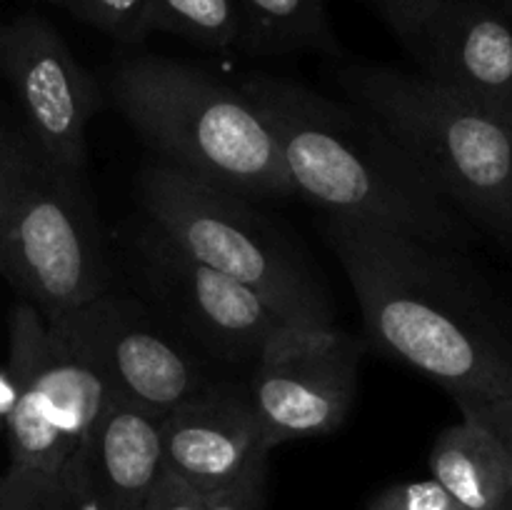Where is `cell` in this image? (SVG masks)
<instances>
[{
	"instance_id": "14",
	"label": "cell",
	"mask_w": 512,
	"mask_h": 510,
	"mask_svg": "<svg viewBox=\"0 0 512 510\" xmlns=\"http://www.w3.org/2000/svg\"><path fill=\"white\" fill-rule=\"evenodd\" d=\"M163 415L123 398H110L85 433L75 455L95 488L115 510H143L165 473Z\"/></svg>"
},
{
	"instance_id": "4",
	"label": "cell",
	"mask_w": 512,
	"mask_h": 510,
	"mask_svg": "<svg viewBox=\"0 0 512 510\" xmlns=\"http://www.w3.org/2000/svg\"><path fill=\"white\" fill-rule=\"evenodd\" d=\"M338 83L455 208L512 235V128L423 73L350 65Z\"/></svg>"
},
{
	"instance_id": "13",
	"label": "cell",
	"mask_w": 512,
	"mask_h": 510,
	"mask_svg": "<svg viewBox=\"0 0 512 510\" xmlns=\"http://www.w3.org/2000/svg\"><path fill=\"white\" fill-rule=\"evenodd\" d=\"M165 470L203 495L218 493L255 460L270 455L248 390L205 385L198 395L163 415Z\"/></svg>"
},
{
	"instance_id": "16",
	"label": "cell",
	"mask_w": 512,
	"mask_h": 510,
	"mask_svg": "<svg viewBox=\"0 0 512 510\" xmlns=\"http://www.w3.org/2000/svg\"><path fill=\"white\" fill-rule=\"evenodd\" d=\"M240 10V50L283 55L298 50L338 53L325 0H235Z\"/></svg>"
},
{
	"instance_id": "15",
	"label": "cell",
	"mask_w": 512,
	"mask_h": 510,
	"mask_svg": "<svg viewBox=\"0 0 512 510\" xmlns=\"http://www.w3.org/2000/svg\"><path fill=\"white\" fill-rule=\"evenodd\" d=\"M428 465L430 478L468 510H505L508 463L503 445L475 415H463L435 438Z\"/></svg>"
},
{
	"instance_id": "18",
	"label": "cell",
	"mask_w": 512,
	"mask_h": 510,
	"mask_svg": "<svg viewBox=\"0 0 512 510\" xmlns=\"http://www.w3.org/2000/svg\"><path fill=\"white\" fill-rule=\"evenodd\" d=\"M63 8L120 43L135 45L153 33L148 0H65Z\"/></svg>"
},
{
	"instance_id": "12",
	"label": "cell",
	"mask_w": 512,
	"mask_h": 510,
	"mask_svg": "<svg viewBox=\"0 0 512 510\" xmlns=\"http://www.w3.org/2000/svg\"><path fill=\"white\" fill-rule=\"evenodd\" d=\"M423 75L512 128V25L478 0H443L408 45Z\"/></svg>"
},
{
	"instance_id": "21",
	"label": "cell",
	"mask_w": 512,
	"mask_h": 510,
	"mask_svg": "<svg viewBox=\"0 0 512 510\" xmlns=\"http://www.w3.org/2000/svg\"><path fill=\"white\" fill-rule=\"evenodd\" d=\"M268 458L255 460L235 483L208 495L205 510H265V485H268Z\"/></svg>"
},
{
	"instance_id": "27",
	"label": "cell",
	"mask_w": 512,
	"mask_h": 510,
	"mask_svg": "<svg viewBox=\"0 0 512 510\" xmlns=\"http://www.w3.org/2000/svg\"><path fill=\"white\" fill-rule=\"evenodd\" d=\"M50 3H53V5H58V8H63V3H65V0H50Z\"/></svg>"
},
{
	"instance_id": "26",
	"label": "cell",
	"mask_w": 512,
	"mask_h": 510,
	"mask_svg": "<svg viewBox=\"0 0 512 510\" xmlns=\"http://www.w3.org/2000/svg\"><path fill=\"white\" fill-rule=\"evenodd\" d=\"M15 390H13V380H10L8 370H0V420H5L8 415L10 405H13Z\"/></svg>"
},
{
	"instance_id": "5",
	"label": "cell",
	"mask_w": 512,
	"mask_h": 510,
	"mask_svg": "<svg viewBox=\"0 0 512 510\" xmlns=\"http://www.w3.org/2000/svg\"><path fill=\"white\" fill-rule=\"evenodd\" d=\"M0 273L58 318L108 293V258L83 178L55 168L23 130L0 125Z\"/></svg>"
},
{
	"instance_id": "20",
	"label": "cell",
	"mask_w": 512,
	"mask_h": 510,
	"mask_svg": "<svg viewBox=\"0 0 512 510\" xmlns=\"http://www.w3.org/2000/svg\"><path fill=\"white\" fill-rule=\"evenodd\" d=\"M365 510H468L453 498L438 480H408L393 483L375 493Z\"/></svg>"
},
{
	"instance_id": "23",
	"label": "cell",
	"mask_w": 512,
	"mask_h": 510,
	"mask_svg": "<svg viewBox=\"0 0 512 510\" xmlns=\"http://www.w3.org/2000/svg\"><path fill=\"white\" fill-rule=\"evenodd\" d=\"M463 415H475L483 420L503 445L505 463H508V498H505V510H512V395L508 398L485 400V403H465L458 405Z\"/></svg>"
},
{
	"instance_id": "22",
	"label": "cell",
	"mask_w": 512,
	"mask_h": 510,
	"mask_svg": "<svg viewBox=\"0 0 512 510\" xmlns=\"http://www.w3.org/2000/svg\"><path fill=\"white\" fill-rule=\"evenodd\" d=\"M370 3L388 20L395 35L405 45H410L425 28V23L433 18L435 10L443 5V0H370Z\"/></svg>"
},
{
	"instance_id": "25",
	"label": "cell",
	"mask_w": 512,
	"mask_h": 510,
	"mask_svg": "<svg viewBox=\"0 0 512 510\" xmlns=\"http://www.w3.org/2000/svg\"><path fill=\"white\" fill-rule=\"evenodd\" d=\"M60 480H63L65 493H68L70 510H115L103 498V493L95 488L93 478H90L88 470H85V465L80 463V458L75 453L65 463V468L60 470Z\"/></svg>"
},
{
	"instance_id": "9",
	"label": "cell",
	"mask_w": 512,
	"mask_h": 510,
	"mask_svg": "<svg viewBox=\"0 0 512 510\" xmlns=\"http://www.w3.org/2000/svg\"><path fill=\"white\" fill-rule=\"evenodd\" d=\"M0 73L13 90L30 143L55 168L83 178L85 133L98 90L58 28L33 13L0 25Z\"/></svg>"
},
{
	"instance_id": "24",
	"label": "cell",
	"mask_w": 512,
	"mask_h": 510,
	"mask_svg": "<svg viewBox=\"0 0 512 510\" xmlns=\"http://www.w3.org/2000/svg\"><path fill=\"white\" fill-rule=\"evenodd\" d=\"M205 505H208V495L165 470L155 488L150 490L143 510H205Z\"/></svg>"
},
{
	"instance_id": "6",
	"label": "cell",
	"mask_w": 512,
	"mask_h": 510,
	"mask_svg": "<svg viewBox=\"0 0 512 510\" xmlns=\"http://www.w3.org/2000/svg\"><path fill=\"white\" fill-rule=\"evenodd\" d=\"M140 200L150 223L175 245L253 290L288 325L335 328L315 275L248 198L165 163L145 170Z\"/></svg>"
},
{
	"instance_id": "17",
	"label": "cell",
	"mask_w": 512,
	"mask_h": 510,
	"mask_svg": "<svg viewBox=\"0 0 512 510\" xmlns=\"http://www.w3.org/2000/svg\"><path fill=\"white\" fill-rule=\"evenodd\" d=\"M153 30L180 35L213 50L240 48V10L235 0H148Z\"/></svg>"
},
{
	"instance_id": "2",
	"label": "cell",
	"mask_w": 512,
	"mask_h": 510,
	"mask_svg": "<svg viewBox=\"0 0 512 510\" xmlns=\"http://www.w3.org/2000/svg\"><path fill=\"white\" fill-rule=\"evenodd\" d=\"M240 90L273 130L295 195L328 218L388 230L435 250L465 243L455 205L363 108L265 75L248 78Z\"/></svg>"
},
{
	"instance_id": "10",
	"label": "cell",
	"mask_w": 512,
	"mask_h": 510,
	"mask_svg": "<svg viewBox=\"0 0 512 510\" xmlns=\"http://www.w3.org/2000/svg\"><path fill=\"white\" fill-rule=\"evenodd\" d=\"M135 248L153 293L210 353L258 360L270 345L298 330L260 295L198 263L153 223L135 235Z\"/></svg>"
},
{
	"instance_id": "19",
	"label": "cell",
	"mask_w": 512,
	"mask_h": 510,
	"mask_svg": "<svg viewBox=\"0 0 512 510\" xmlns=\"http://www.w3.org/2000/svg\"><path fill=\"white\" fill-rule=\"evenodd\" d=\"M0 510H70L60 475L10 465L0 475Z\"/></svg>"
},
{
	"instance_id": "7",
	"label": "cell",
	"mask_w": 512,
	"mask_h": 510,
	"mask_svg": "<svg viewBox=\"0 0 512 510\" xmlns=\"http://www.w3.org/2000/svg\"><path fill=\"white\" fill-rule=\"evenodd\" d=\"M8 373L15 390L5 415L10 465L60 475L113 398L108 383L60 320L25 300L10 315Z\"/></svg>"
},
{
	"instance_id": "28",
	"label": "cell",
	"mask_w": 512,
	"mask_h": 510,
	"mask_svg": "<svg viewBox=\"0 0 512 510\" xmlns=\"http://www.w3.org/2000/svg\"><path fill=\"white\" fill-rule=\"evenodd\" d=\"M505 3H508V5H510V10H512V0H505Z\"/></svg>"
},
{
	"instance_id": "8",
	"label": "cell",
	"mask_w": 512,
	"mask_h": 510,
	"mask_svg": "<svg viewBox=\"0 0 512 510\" xmlns=\"http://www.w3.org/2000/svg\"><path fill=\"white\" fill-rule=\"evenodd\" d=\"M360 353V340L338 328L293 330L255 360L245 390L270 450L343 425L358 390Z\"/></svg>"
},
{
	"instance_id": "11",
	"label": "cell",
	"mask_w": 512,
	"mask_h": 510,
	"mask_svg": "<svg viewBox=\"0 0 512 510\" xmlns=\"http://www.w3.org/2000/svg\"><path fill=\"white\" fill-rule=\"evenodd\" d=\"M55 320L93 360L115 398L165 415L208 385L198 360L138 303L103 293Z\"/></svg>"
},
{
	"instance_id": "3",
	"label": "cell",
	"mask_w": 512,
	"mask_h": 510,
	"mask_svg": "<svg viewBox=\"0 0 512 510\" xmlns=\"http://www.w3.org/2000/svg\"><path fill=\"white\" fill-rule=\"evenodd\" d=\"M108 93L173 168L243 198L295 195L273 130L240 88L178 60L135 55L113 70Z\"/></svg>"
},
{
	"instance_id": "1",
	"label": "cell",
	"mask_w": 512,
	"mask_h": 510,
	"mask_svg": "<svg viewBox=\"0 0 512 510\" xmlns=\"http://www.w3.org/2000/svg\"><path fill=\"white\" fill-rule=\"evenodd\" d=\"M373 348L443 385L458 405L512 395V338L445 250L328 218Z\"/></svg>"
}]
</instances>
